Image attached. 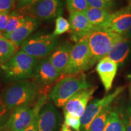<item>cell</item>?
Masks as SVG:
<instances>
[{
	"instance_id": "cell-3",
	"label": "cell",
	"mask_w": 131,
	"mask_h": 131,
	"mask_svg": "<svg viewBox=\"0 0 131 131\" xmlns=\"http://www.w3.org/2000/svg\"><path fill=\"white\" fill-rule=\"evenodd\" d=\"M92 87L82 72L68 75L60 80L51 90L47 98L55 106L63 107L69 100L78 92Z\"/></svg>"
},
{
	"instance_id": "cell-6",
	"label": "cell",
	"mask_w": 131,
	"mask_h": 131,
	"mask_svg": "<svg viewBox=\"0 0 131 131\" xmlns=\"http://www.w3.org/2000/svg\"><path fill=\"white\" fill-rule=\"evenodd\" d=\"M47 95L41 93L34 107L20 106L12 111L8 119L7 128L10 131H24L32 123L37 111L41 109L47 102Z\"/></svg>"
},
{
	"instance_id": "cell-13",
	"label": "cell",
	"mask_w": 131,
	"mask_h": 131,
	"mask_svg": "<svg viewBox=\"0 0 131 131\" xmlns=\"http://www.w3.org/2000/svg\"><path fill=\"white\" fill-rule=\"evenodd\" d=\"M60 76L61 74L49 61L48 58H43L37 63L32 78L40 86H47L55 83Z\"/></svg>"
},
{
	"instance_id": "cell-2",
	"label": "cell",
	"mask_w": 131,
	"mask_h": 131,
	"mask_svg": "<svg viewBox=\"0 0 131 131\" xmlns=\"http://www.w3.org/2000/svg\"><path fill=\"white\" fill-rule=\"evenodd\" d=\"M40 59L19 50L7 62L0 64L3 78L8 83L27 80L32 77Z\"/></svg>"
},
{
	"instance_id": "cell-37",
	"label": "cell",
	"mask_w": 131,
	"mask_h": 131,
	"mask_svg": "<svg viewBox=\"0 0 131 131\" xmlns=\"http://www.w3.org/2000/svg\"><path fill=\"white\" fill-rule=\"evenodd\" d=\"M129 6H131V0H129Z\"/></svg>"
},
{
	"instance_id": "cell-21",
	"label": "cell",
	"mask_w": 131,
	"mask_h": 131,
	"mask_svg": "<svg viewBox=\"0 0 131 131\" xmlns=\"http://www.w3.org/2000/svg\"><path fill=\"white\" fill-rule=\"evenodd\" d=\"M113 108L111 105L104 108L93 119L88 131H103L107 124L108 118Z\"/></svg>"
},
{
	"instance_id": "cell-27",
	"label": "cell",
	"mask_w": 131,
	"mask_h": 131,
	"mask_svg": "<svg viewBox=\"0 0 131 131\" xmlns=\"http://www.w3.org/2000/svg\"><path fill=\"white\" fill-rule=\"evenodd\" d=\"M64 124L68 127H72L75 131H80L81 127L80 118L74 117L69 114H64Z\"/></svg>"
},
{
	"instance_id": "cell-39",
	"label": "cell",
	"mask_w": 131,
	"mask_h": 131,
	"mask_svg": "<svg viewBox=\"0 0 131 131\" xmlns=\"http://www.w3.org/2000/svg\"><path fill=\"white\" fill-rule=\"evenodd\" d=\"M2 33H1V32H0V38H1V37H2Z\"/></svg>"
},
{
	"instance_id": "cell-16",
	"label": "cell",
	"mask_w": 131,
	"mask_h": 131,
	"mask_svg": "<svg viewBox=\"0 0 131 131\" xmlns=\"http://www.w3.org/2000/svg\"><path fill=\"white\" fill-rule=\"evenodd\" d=\"M118 64L108 57H104L98 62L96 66V72L100 78L106 92L112 88L113 81L117 72Z\"/></svg>"
},
{
	"instance_id": "cell-31",
	"label": "cell",
	"mask_w": 131,
	"mask_h": 131,
	"mask_svg": "<svg viewBox=\"0 0 131 131\" xmlns=\"http://www.w3.org/2000/svg\"><path fill=\"white\" fill-rule=\"evenodd\" d=\"M39 0H16V10L21 11Z\"/></svg>"
},
{
	"instance_id": "cell-11",
	"label": "cell",
	"mask_w": 131,
	"mask_h": 131,
	"mask_svg": "<svg viewBox=\"0 0 131 131\" xmlns=\"http://www.w3.org/2000/svg\"><path fill=\"white\" fill-rule=\"evenodd\" d=\"M96 89V87L92 86L78 92L72 96L63 107L64 114L81 118Z\"/></svg>"
},
{
	"instance_id": "cell-33",
	"label": "cell",
	"mask_w": 131,
	"mask_h": 131,
	"mask_svg": "<svg viewBox=\"0 0 131 131\" xmlns=\"http://www.w3.org/2000/svg\"><path fill=\"white\" fill-rule=\"evenodd\" d=\"M41 109L37 111L36 114L34 116V119H33L32 123L30 124V126L27 127L24 131H38V115L39 112Z\"/></svg>"
},
{
	"instance_id": "cell-25",
	"label": "cell",
	"mask_w": 131,
	"mask_h": 131,
	"mask_svg": "<svg viewBox=\"0 0 131 131\" xmlns=\"http://www.w3.org/2000/svg\"><path fill=\"white\" fill-rule=\"evenodd\" d=\"M70 30V24L69 21L62 16H59L55 19V27L53 34L58 36L64 34Z\"/></svg>"
},
{
	"instance_id": "cell-4",
	"label": "cell",
	"mask_w": 131,
	"mask_h": 131,
	"mask_svg": "<svg viewBox=\"0 0 131 131\" xmlns=\"http://www.w3.org/2000/svg\"><path fill=\"white\" fill-rule=\"evenodd\" d=\"M122 35L115 33L95 29L88 36V41L91 55V64L106 57L115 44L122 40Z\"/></svg>"
},
{
	"instance_id": "cell-22",
	"label": "cell",
	"mask_w": 131,
	"mask_h": 131,
	"mask_svg": "<svg viewBox=\"0 0 131 131\" xmlns=\"http://www.w3.org/2000/svg\"><path fill=\"white\" fill-rule=\"evenodd\" d=\"M25 16L23 13L18 10L15 9L11 11L9 15L7 27L4 32L2 33V35L9 34L16 30L23 23Z\"/></svg>"
},
{
	"instance_id": "cell-36",
	"label": "cell",
	"mask_w": 131,
	"mask_h": 131,
	"mask_svg": "<svg viewBox=\"0 0 131 131\" xmlns=\"http://www.w3.org/2000/svg\"><path fill=\"white\" fill-rule=\"evenodd\" d=\"M3 131H10V130H9V129H8V128H6V129H4V130H3Z\"/></svg>"
},
{
	"instance_id": "cell-32",
	"label": "cell",
	"mask_w": 131,
	"mask_h": 131,
	"mask_svg": "<svg viewBox=\"0 0 131 131\" xmlns=\"http://www.w3.org/2000/svg\"><path fill=\"white\" fill-rule=\"evenodd\" d=\"M10 13L5 12L0 13V32L3 33L7 27Z\"/></svg>"
},
{
	"instance_id": "cell-1",
	"label": "cell",
	"mask_w": 131,
	"mask_h": 131,
	"mask_svg": "<svg viewBox=\"0 0 131 131\" xmlns=\"http://www.w3.org/2000/svg\"><path fill=\"white\" fill-rule=\"evenodd\" d=\"M40 88L35 81L24 80L13 83L3 93V102L12 111L20 106H29L37 101L41 94Z\"/></svg>"
},
{
	"instance_id": "cell-12",
	"label": "cell",
	"mask_w": 131,
	"mask_h": 131,
	"mask_svg": "<svg viewBox=\"0 0 131 131\" xmlns=\"http://www.w3.org/2000/svg\"><path fill=\"white\" fill-rule=\"evenodd\" d=\"M61 117L55 104L46 102L38 115V131H58Z\"/></svg>"
},
{
	"instance_id": "cell-24",
	"label": "cell",
	"mask_w": 131,
	"mask_h": 131,
	"mask_svg": "<svg viewBox=\"0 0 131 131\" xmlns=\"http://www.w3.org/2000/svg\"><path fill=\"white\" fill-rule=\"evenodd\" d=\"M66 4L70 14L85 13L90 7L86 0H66Z\"/></svg>"
},
{
	"instance_id": "cell-10",
	"label": "cell",
	"mask_w": 131,
	"mask_h": 131,
	"mask_svg": "<svg viewBox=\"0 0 131 131\" xmlns=\"http://www.w3.org/2000/svg\"><path fill=\"white\" fill-rule=\"evenodd\" d=\"M130 26L131 6H128L112 13L106 23L98 29L123 36Z\"/></svg>"
},
{
	"instance_id": "cell-26",
	"label": "cell",
	"mask_w": 131,
	"mask_h": 131,
	"mask_svg": "<svg viewBox=\"0 0 131 131\" xmlns=\"http://www.w3.org/2000/svg\"><path fill=\"white\" fill-rule=\"evenodd\" d=\"M89 7L111 10L114 5V0H86Z\"/></svg>"
},
{
	"instance_id": "cell-19",
	"label": "cell",
	"mask_w": 131,
	"mask_h": 131,
	"mask_svg": "<svg viewBox=\"0 0 131 131\" xmlns=\"http://www.w3.org/2000/svg\"><path fill=\"white\" fill-rule=\"evenodd\" d=\"M84 14L90 23L98 29L106 23L112 13L106 9L90 7Z\"/></svg>"
},
{
	"instance_id": "cell-20",
	"label": "cell",
	"mask_w": 131,
	"mask_h": 131,
	"mask_svg": "<svg viewBox=\"0 0 131 131\" xmlns=\"http://www.w3.org/2000/svg\"><path fill=\"white\" fill-rule=\"evenodd\" d=\"M18 47L3 36L0 38V64L5 63L12 58L19 50Z\"/></svg>"
},
{
	"instance_id": "cell-9",
	"label": "cell",
	"mask_w": 131,
	"mask_h": 131,
	"mask_svg": "<svg viewBox=\"0 0 131 131\" xmlns=\"http://www.w3.org/2000/svg\"><path fill=\"white\" fill-rule=\"evenodd\" d=\"M124 87H118L114 92L100 99H95L88 104L82 117L80 131H88L91 123L104 108L111 105L113 101L124 91Z\"/></svg>"
},
{
	"instance_id": "cell-35",
	"label": "cell",
	"mask_w": 131,
	"mask_h": 131,
	"mask_svg": "<svg viewBox=\"0 0 131 131\" xmlns=\"http://www.w3.org/2000/svg\"><path fill=\"white\" fill-rule=\"evenodd\" d=\"M61 131H72V130L69 128V127L67 126H66L64 124H63L61 127Z\"/></svg>"
},
{
	"instance_id": "cell-23",
	"label": "cell",
	"mask_w": 131,
	"mask_h": 131,
	"mask_svg": "<svg viewBox=\"0 0 131 131\" xmlns=\"http://www.w3.org/2000/svg\"><path fill=\"white\" fill-rule=\"evenodd\" d=\"M103 131H124L122 117L115 109H112Z\"/></svg>"
},
{
	"instance_id": "cell-30",
	"label": "cell",
	"mask_w": 131,
	"mask_h": 131,
	"mask_svg": "<svg viewBox=\"0 0 131 131\" xmlns=\"http://www.w3.org/2000/svg\"><path fill=\"white\" fill-rule=\"evenodd\" d=\"M124 124V131H131V107L121 115Z\"/></svg>"
},
{
	"instance_id": "cell-5",
	"label": "cell",
	"mask_w": 131,
	"mask_h": 131,
	"mask_svg": "<svg viewBox=\"0 0 131 131\" xmlns=\"http://www.w3.org/2000/svg\"><path fill=\"white\" fill-rule=\"evenodd\" d=\"M60 44L58 36L38 32L29 37L21 45L20 49L40 59L49 55Z\"/></svg>"
},
{
	"instance_id": "cell-17",
	"label": "cell",
	"mask_w": 131,
	"mask_h": 131,
	"mask_svg": "<svg viewBox=\"0 0 131 131\" xmlns=\"http://www.w3.org/2000/svg\"><path fill=\"white\" fill-rule=\"evenodd\" d=\"M73 45L68 41L60 44L49 54L48 59L58 72L63 75L68 65Z\"/></svg>"
},
{
	"instance_id": "cell-15",
	"label": "cell",
	"mask_w": 131,
	"mask_h": 131,
	"mask_svg": "<svg viewBox=\"0 0 131 131\" xmlns=\"http://www.w3.org/2000/svg\"><path fill=\"white\" fill-rule=\"evenodd\" d=\"M40 24V21L34 16L26 15L24 21L14 32L9 34L2 35L3 37L14 42L18 46H21L29 37L37 30Z\"/></svg>"
},
{
	"instance_id": "cell-14",
	"label": "cell",
	"mask_w": 131,
	"mask_h": 131,
	"mask_svg": "<svg viewBox=\"0 0 131 131\" xmlns=\"http://www.w3.org/2000/svg\"><path fill=\"white\" fill-rule=\"evenodd\" d=\"M69 22L70 24V37L76 42L83 38L88 37L96 29L90 23L84 13L70 14Z\"/></svg>"
},
{
	"instance_id": "cell-28",
	"label": "cell",
	"mask_w": 131,
	"mask_h": 131,
	"mask_svg": "<svg viewBox=\"0 0 131 131\" xmlns=\"http://www.w3.org/2000/svg\"><path fill=\"white\" fill-rule=\"evenodd\" d=\"M11 112L3 103H0V131H3L7 128L8 119Z\"/></svg>"
},
{
	"instance_id": "cell-8",
	"label": "cell",
	"mask_w": 131,
	"mask_h": 131,
	"mask_svg": "<svg viewBox=\"0 0 131 131\" xmlns=\"http://www.w3.org/2000/svg\"><path fill=\"white\" fill-rule=\"evenodd\" d=\"M20 12L40 20L54 19L63 14V0H39Z\"/></svg>"
},
{
	"instance_id": "cell-34",
	"label": "cell",
	"mask_w": 131,
	"mask_h": 131,
	"mask_svg": "<svg viewBox=\"0 0 131 131\" xmlns=\"http://www.w3.org/2000/svg\"><path fill=\"white\" fill-rule=\"evenodd\" d=\"M123 37L129 39V40H130L131 41V26L130 28H129V30H127V32L126 33Z\"/></svg>"
},
{
	"instance_id": "cell-38",
	"label": "cell",
	"mask_w": 131,
	"mask_h": 131,
	"mask_svg": "<svg viewBox=\"0 0 131 131\" xmlns=\"http://www.w3.org/2000/svg\"><path fill=\"white\" fill-rule=\"evenodd\" d=\"M130 98H131V86H130Z\"/></svg>"
},
{
	"instance_id": "cell-29",
	"label": "cell",
	"mask_w": 131,
	"mask_h": 131,
	"mask_svg": "<svg viewBox=\"0 0 131 131\" xmlns=\"http://www.w3.org/2000/svg\"><path fill=\"white\" fill-rule=\"evenodd\" d=\"M15 4L16 0H0V13L10 12Z\"/></svg>"
},
{
	"instance_id": "cell-7",
	"label": "cell",
	"mask_w": 131,
	"mask_h": 131,
	"mask_svg": "<svg viewBox=\"0 0 131 131\" xmlns=\"http://www.w3.org/2000/svg\"><path fill=\"white\" fill-rule=\"evenodd\" d=\"M92 67L91 55L88 37L78 41L73 46L69 59L63 75L77 74Z\"/></svg>"
},
{
	"instance_id": "cell-18",
	"label": "cell",
	"mask_w": 131,
	"mask_h": 131,
	"mask_svg": "<svg viewBox=\"0 0 131 131\" xmlns=\"http://www.w3.org/2000/svg\"><path fill=\"white\" fill-rule=\"evenodd\" d=\"M131 53V41L126 38L115 44L107 57L118 64L123 63L130 56Z\"/></svg>"
}]
</instances>
